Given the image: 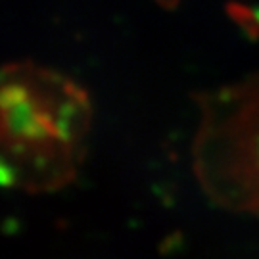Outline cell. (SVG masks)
<instances>
[{
	"mask_svg": "<svg viewBox=\"0 0 259 259\" xmlns=\"http://www.w3.org/2000/svg\"><path fill=\"white\" fill-rule=\"evenodd\" d=\"M93 108L71 79L33 64L2 75L4 181L31 192L67 185L83 157Z\"/></svg>",
	"mask_w": 259,
	"mask_h": 259,
	"instance_id": "obj_1",
	"label": "cell"
},
{
	"mask_svg": "<svg viewBox=\"0 0 259 259\" xmlns=\"http://www.w3.org/2000/svg\"><path fill=\"white\" fill-rule=\"evenodd\" d=\"M198 140V171L229 205L259 213V81L219 94Z\"/></svg>",
	"mask_w": 259,
	"mask_h": 259,
	"instance_id": "obj_2",
	"label": "cell"
}]
</instances>
